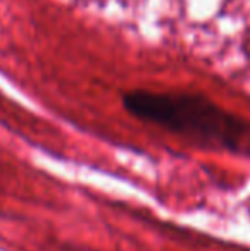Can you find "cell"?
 Segmentation results:
<instances>
[{"label": "cell", "instance_id": "obj_1", "mask_svg": "<svg viewBox=\"0 0 250 251\" xmlns=\"http://www.w3.org/2000/svg\"><path fill=\"white\" fill-rule=\"evenodd\" d=\"M124 106L130 115L200 146L250 155V122L204 96L134 91L124 96Z\"/></svg>", "mask_w": 250, "mask_h": 251}]
</instances>
